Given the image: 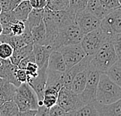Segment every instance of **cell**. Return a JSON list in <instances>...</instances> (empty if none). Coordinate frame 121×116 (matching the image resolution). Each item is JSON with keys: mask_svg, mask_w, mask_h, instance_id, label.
Here are the masks:
<instances>
[{"mask_svg": "<svg viewBox=\"0 0 121 116\" xmlns=\"http://www.w3.org/2000/svg\"><path fill=\"white\" fill-rule=\"evenodd\" d=\"M59 115H68V114L57 103L54 106H52L51 107L49 108V116H59Z\"/></svg>", "mask_w": 121, "mask_h": 116, "instance_id": "37", "label": "cell"}, {"mask_svg": "<svg viewBox=\"0 0 121 116\" xmlns=\"http://www.w3.org/2000/svg\"><path fill=\"white\" fill-rule=\"evenodd\" d=\"M22 0H0L2 11H13Z\"/></svg>", "mask_w": 121, "mask_h": 116, "instance_id": "35", "label": "cell"}, {"mask_svg": "<svg viewBox=\"0 0 121 116\" xmlns=\"http://www.w3.org/2000/svg\"><path fill=\"white\" fill-rule=\"evenodd\" d=\"M36 116H49V108L43 104L39 105L38 108L37 109Z\"/></svg>", "mask_w": 121, "mask_h": 116, "instance_id": "40", "label": "cell"}, {"mask_svg": "<svg viewBox=\"0 0 121 116\" xmlns=\"http://www.w3.org/2000/svg\"><path fill=\"white\" fill-rule=\"evenodd\" d=\"M29 2L34 9H43L47 5V0H29Z\"/></svg>", "mask_w": 121, "mask_h": 116, "instance_id": "39", "label": "cell"}, {"mask_svg": "<svg viewBox=\"0 0 121 116\" xmlns=\"http://www.w3.org/2000/svg\"><path fill=\"white\" fill-rule=\"evenodd\" d=\"M48 69L51 70L65 72L66 65L61 53L57 50L51 51L48 58Z\"/></svg>", "mask_w": 121, "mask_h": 116, "instance_id": "17", "label": "cell"}, {"mask_svg": "<svg viewBox=\"0 0 121 116\" xmlns=\"http://www.w3.org/2000/svg\"><path fill=\"white\" fill-rule=\"evenodd\" d=\"M99 116H121V99L111 104H100L93 101Z\"/></svg>", "mask_w": 121, "mask_h": 116, "instance_id": "14", "label": "cell"}, {"mask_svg": "<svg viewBox=\"0 0 121 116\" xmlns=\"http://www.w3.org/2000/svg\"><path fill=\"white\" fill-rule=\"evenodd\" d=\"M2 12V9H1V6H0V13Z\"/></svg>", "mask_w": 121, "mask_h": 116, "instance_id": "44", "label": "cell"}, {"mask_svg": "<svg viewBox=\"0 0 121 116\" xmlns=\"http://www.w3.org/2000/svg\"><path fill=\"white\" fill-rule=\"evenodd\" d=\"M88 73H89V67L80 71L73 78L72 82L71 84L70 89L73 92L77 93V94H80L82 91H83L85 87H86Z\"/></svg>", "mask_w": 121, "mask_h": 116, "instance_id": "19", "label": "cell"}, {"mask_svg": "<svg viewBox=\"0 0 121 116\" xmlns=\"http://www.w3.org/2000/svg\"><path fill=\"white\" fill-rule=\"evenodd\" d=\"M101 4L105 9L112 11L117 8H120V1L119 0H99Z\"/></svg>", "mask_w": 121, "mask_h": 116, "instance_id": "36", "label": "cell"}, {"mask_svg": "<svg viewBox=\"0 0 121 116\" xmlns=\"http://www.w3.org/2000/svg\"><path fill=\"white\" fill-rule=\"evenodd\" d=\"M70 115H82V116H99V113L96 110L94 103H91L84 104L78 110L71 113Z\"/></svg>", "mask_w": 121, "mask_h": 116, "instance_id": "29", "label": "cell"}, {"mask_svg": "<svg viewBox=\"0 0 121 116\" xmlns=\"http://www.w3.org/2000/svg\"><path fill=\"white\" fill-rule=\"evenodd\" d=\"M25 70L27 75V81H28L30 79L34 78L35 76H37L38 71H39V66L35 62H29L26 66Z\"/></svg>", "mask_w": 121, "mask_h": 116, "instance_id": "34", "label": "cell"}, {"mask_svg": "<svg viewBox=\"0 0 121 116\" xmlns=\"http://www.w3.org/2000/svg\"><path fill=\"white\" fill-rule=\"evenodd\" d=\"M33 45L34 44L31 45H27L23 47H18V48H13V55L9 58V60L13 64L17 65L19 62L26 56H28L33 51Z\"/></svg>", "mask_w": 121, "mask_h": 116, "instance_id": "21", "label": "cell"}, {"mask_svg": "<svg viewBox=\"0 0 121 116\" xmlns=\"http://www.w3.org/2000/svg\"><path fill=\"white\" fill-rule=\"evenodd\" d=\"M103 73H105L110 80L121 86V59L116 61Z\"/></svg>", "mask_w": 121, "mask_h": 116, "instance_id": "22", "label": "cell"}, {"mask_svg": "<svg viewBox=\"0 0 121 116\" xmlns=\"http://www.w3.org/2000/svg\"><path fill=\"white\" fill-rule=\"evenodd\" d=\"M19 107L16 102L12 100L7 102H5L0 106V115L2 116H12L18 115Z\"/></svg>", "mask_w": 121, "mask_h": 116, "instance_id": "28", "label": "cell"}, {"mask_svg": "<svg viewBox=\"0 0 121 116\" xmlns=\"http://www.w3.org/2000/svg\"><path fill=\"white\" fill-rule=\"evenodd\" d=\"M119 1H120V0H119Z\"/></svg>", "mask_w": 121, "mask_h": 116, "instance_id": "46", "label": "cell"}, {"mask_svg": "<svg viewBox=\"0 0 121 116\" xmlns=\"http://www.w3.org/2000/svg\"><path fill=\"white\" fill-rule=\"evenodd\" d=\"M99 76V72L89 67V73H88L86 87H85L83 91L79 94L84 104L91 103L95 101Z\"/></svg>", "mask_w": 121, "mask_h": 116, "instance_id": "9", "label": "cell"}, {"mask_svg": "<svg viewBox=\"0 0 121 116\" xmlns=\"http://www.w3.org/2000/svg\"><path fill=\"white\" fill-rule=\"evenodd\" d=\"M75 22L84 35L99 28L101 23V20L99 19L86 11L76 14Z\"/></svg>", "mask_w": 121, "mask_h": 116, "instance_id": "10", "label": "cell"}, {"mask_svg": "<svg viewBox=\"0 0 121 116\" xmlns=\"http://www.w3.org/2000/svg\"><path fill=\"white\" fill-rule=\"evenodd\" d=\"M34 44L44 45L46 39V29L43 21L42 20L38 25L30 29Z\"/></svg>", "mask_w": 121, "mask_h": 116, "instance_id": "24", "label": "cell"}, {"mask_svg": "<svg viewBox=\"0 0 121 116\" xmlns=\"http://www.w3.org/2000/svg\"><path fill=\"white\" fill-rule=\"evenodd\" d=\"M1 60H2V59H0V65H1Z\"/></svg>", "mask_w": 121, "mask_h": 116, "instance_id": "45", "label": "cell"}, {"mask_svg": "<svg viewBox=\"0 0 121 116\" xmlns=\"http://www.w3.org/2000/svg\"><path fill=\"white\" fill-rule=\"evenodd\" d=\"M84 11L92 14L100 20H103L109 12H111L103 6L99 0H88L86 7Z\"/></svg>", "mask_w": 121, "mask_h": 116, "instance_id": "18", "label": "cell"}, {"mask_svg": "<svg viewBox=\"0 0 121 116\" xmlns=\"http://www.w3.org/2000/svg\"><path fill=\"white\" fill-rule=\"evenodd\" d=\"M47 69L48 66H43L42 68H39L38 74L34 78L30 79L26 83L33 88V90L37 93L38 98V104L39 105H42V99L43 93L46 89V81H47Z\"/></svg>", "mask_w": 121, "mask_h": 116, "instance_id": "11", "label": "cell"}, {"mask_svg": "<svg viewBox=\"0 0 121 116\" xmlns=\"http://www.w3.org/2000/svg\"><path fill=\"white\" fill-rule=\"evenodd\" d=\"M17 20L15 17L13 11H2L0 13V23L2 27L3 34H9V29L11 24Z\"/></svg>", "mask_w": 121, "mask_h": 116, "instance_id": "26", "label": "cell"}, {"mask_svg": "<svg viewBox=\"0 0 121 116\" xmlns=\"http://www.w3.org/2000/svg\"><path fill=\"white\" fill-rule=\"evenodd\" d=\"M121 99V87L110 80L105 73H100L95 101L100 104H111Z\"/></svg>", "mask_w": 121, "mask_h": 116, "instance_id": "2", "label": "cell"}, {"mask_svg": "<svg viewBox=\"0 0 121 116\" xmlns=\"http://www.w3.org/2000/svg\"><path fill=\"white\" fill-rule=\"evenodd\" d=\"M84 34L75 22L59 30L55 41L51 45L50 48L52 51L57 50L62 46L79 44Z\"/></svg>", "mask_w": 121, "mask_h": 116, "instance_id": "4", "label": "cell"}, {"mask_svg": "<svg viewBox=\"0 0 121 116\" xmlns=\"http://www.w3.org/2000/svg\"><path fill=\"white\" fill-rule=\"evenodd\" d=\"M51 51L52 50L49 47L44 45L34 44V45H33V53H34V56L35 62L39 66V68L48 66V58Z\"/></svg>", "mask_w": 121, "mask_h": 116, "instance_id": "15", "label": "cell"}, {"mask_svg": "<svg viewBox=\"0 0 121 116\" xmlns=\"http://www.w3.org/2000/svg\"><path fill=\"white\" fill-rule=\"evenodd\" d=\"M64 74L65 72L55 71L47 69L46 88L51 87L59 91L60 88L64 87Z\"/></svg>", "mask_w": 121, "mask_h": 116, "instance_id": "16", "label": "cell"}, {"mask_svg": "<svg viewBox=\"0 0 121 116\" xmlns=\"http://www.w3.org/2000/svg\"><path fill=\"white\" fill-rule=\"evenodd\" d=\"M37 109H30L24 111H19L18 115L20 116H36Z\"/></svg>", "mask_w": 121, "mask_h": 116, "instance_id": "41", "label": "cell"}, {"mask_svg": "<svg viewBox=\"0 0 121 116\" xmlns=\"http://www.w3.org/2000/svg\"><path fill=\"white\" fill-rule=\"evenodd\" d=\"M93 56H90V55H86L83 59H82L80 62H78L77 64L73 65L72 67L68 69L65 72L64 74V87L69 88L71 87V84L72 82V79L75 76L77 73L79 72L85 70L89 67V62L91 59H92Z\"/></svg>", "mask_w": 121, "mask_h": 116, "instance_id": "13", "label": "cell"}, {"mask_svg": "<svg viewBox=\"0 0 121 116\" xmlns=\"http://www.w3.org/2000/svg\"><path fill=\"white\" fill-rule=\"evenodd\" d=\"M43 9H34L33 8L30 12L26 20L25 21V24L30 29L38 25L43 20V12H44Z\"/></svg>", "mask_w": 121, "mask_h": 116, "instance_id": "25", "label": "cell"}, {"mask_svg": "<svg viewBox=\"0 0 121 116\" xmlns=\"http://www.w3.org/2000/svg\"><path fill=\"white\" fill-rule=\"evenodd\" d=\"M61 53L66 65V70L72 67L86 56L81 44L65 45L57 49Z\"/></svg>", "mask_w": 121, "mask_h": 116, "instance_id": "8", "label": "cell"}, {"mask_svg": "<svg viewBox=\"0 0 121 116\" xmlns=\"http://www.w3.org/2000/svg\"><path fill=\"white\" fill-rule=\"evenodd\" d=\"M17 69V65L13 64L9 59H2L1 65H0V78L11 83L18 87L20 85V83L17 80L16 76Z\"/></svg>", "mask_w": 121, "mask_h": 116, "instance_id": "12", "label": "cell"}, {"mask_svg": "<svg viewBox=\"0 0 121 116\" xmlns=\"http://www.w3.org/2000/svg\"><path fill=\"white\" fill-rule=\"evenodd\" d=\"M13 101L17 104L20 111L37 109L39 107L37 93L26 82L22 83L16 88Z\"/></svg>", "mask_w": 121, "mask_h": 116, "instance_id": "3", "label": "cell"}, {"mask_svg": "<svg viewBox=\"0 0 121 116\" xmlns=\"http://www.w3.org/2000/svg\"><path fill=\"white\" fill-rule=\"evenodd\" d=\"M13 52V48L8 43H0V59H8Z\"/></svg>", "mask_w": 121, "mask_h": 116, "instance_id": "33", "label": "cell"}, {"mask_svg": "<svg viewBox=\"0 0 121 116\" xmlns=\"http://www.w3.org/2000/svg\"><path fill=\"white\" fill-rule=\"evenodd\" d=\"M16 76L17 80L22 84V83H26L27 81V75L26 73V70L23 69H17L16 73Z\"/></svg>", "mask_w": 121, "mask_h": 116, "instance_id": "38", "label": "cell"}, {"mask_svg": "<svg viewBox=\"0 0 121 116\" xmlns=\"http://www.w3.org/2000/svg\"><path fill=\"white\" fill-rule=\"evenodd\" d=\"M2 32V25H1V23H0V35H1Z\"/></svg>", "mask_w": 121, "mask_h": 116, "instance_id": "42", "label": "cell"}, {"mask_svg": "<svg viewBox=\"0 0 121 116\" xmlns=\"http://www.w3.org/2000/svg\"><path fill=\"white\" fill-rule=\"evenodd\" d=\"M69 0H47L46 7L51 11H63L68 9Z\"/></svg>", "mask_w": 121, "mask_h": 116, "instance_id": "30", "label": "cell"}, {"mask_svg": "<svg viewBox=\"0 0 121 116\" xmlns=\"http://www.w3.org/2000/svg\"><path fill=\"white\" fill-rule=\"evenodd\" d=\"M17 87L4 80L0 84V106L5 102L13 100Z\"/></svg>", "mask_w": 121, "mask_h": 116, "instance_id": "20", "label": "cell"}, {"mask_svg": "<svg viewBox=\"0 0 121 116\" xmlns=\"http://www.w3.org/2000/svg\"><path fill=\"white\" fill-rule=\"evenodd\" d=\"M100 28L106 41H111L117 34H121L120 8L109 12L103 20H101Z\"/></svg>", "mask_w": 121, "mask_h": 116, "instance_id": "5", "label": "cell"}, {"mask_svg": "<svg viewBox=\"0 0 121 116\" xmlns=\"http://www.w3.org/2000/svg\"><path fill=\"white\" fill-rule=\"evenodd\" d=\"M57 104L67 112L68 115L78 110L84 105L79 94H77L69 88L62 87L58 92Z\"/></svg>", "mask_w": 121, "mask_h": 116, "instance_id": "6", "label": "cell"}, {"mask_svg": "<svg viewBox=\"0 0 121 116\" xmlns=\"http://www.w3.org/2000/svg\"><path fill=\"white\" fill-rule=\"evenodd\" d=\"M58 92V90L54 89V88L47 87L44 90V93H43L42 104L48 108L56 104L57 102Z\"/></svg>", "mask_w": 121, "mask_h": 116, "instance_id": "27", "label": "cell"}, {"mask_svg": "<svg viewBox=\"0 0 121 116\" xmlns=\"http://www.w3.org/2000/svg\"><path fill=\"white\" fill-rule=\"evenodd\" d=\"M118 59H120L118 58L112 42L105 41L93 55L89 67L102 73Z\"/></svg>", "mask_w": 121, "mask_h": 116, "instance_id": "1", "label": "cell"}, {"mask_svg": "<svg viewBox=\"0 0 121 116\" xmlns=\"http://www.w3.org/2000/svg\"><path fill=\"white\" fill-rule=\"evenodd\" d=\"M32 9L33 8L30 4L29 0H22L13 10V13L17 20L25 22Z\"/></svg>", "mask_w": 121, "mask_h": 116, "instance_id": "23", "label": "cell"}, {"mask_svg": "<svg viewBox=\"0 0 121 116\" xmlns=\"http://www.w3.org/2000/svg\"><path fill=\"white\" fill-rule=\"evenodd\" d=\"M88 0H69L68 9L75 14L83 12L86 9Z\"/></svg>", "mask_w": 121, "mask_h": 116, "instance_id": "31", "label": "cell"}, {"mask_svg": "<svg viewBox=\"0 0 121 116\" xmlns=\"http://www.w3.org/2000/svg\"><path fill=\"white\" fill-rule=\"evenodd\" d=\"M105 41L106 39L99 27L96 30L85 34L80 44L86 55L93 56Z\"/></svg>", "mask_w": 121, "mask_h": 116, "instance_id": "7", "label": "cell"}, {"mask_svg": "<svg viewBox=\"0 0 121 116\" xmlns=\"http://www.w3.org/2000/svg\"><path fill=\"white\" fill-rule=\"evenodd\" d=\"M24 30H25V22L20 20H16L9 27V34L13 35L18 36L23 34Z\"/></svg>", "mask_w": 121, "mask_h": 116, "instance_id": "32", "label": "cell"}, {"mask_svg": "<svg viewBox=\"0 0 121 116\" xmlns=\"http://www.w3.org/2000/svg\"><path fill=\"white\" fill-rule=\"evenodd\" d=\"M3 81H4V79H2V78H0V84H2V82H3Z\"/></svg>", "mask_w": 121, "mask_h": 116, "instance_id": "43", "label": "cell"}]
</instances>
